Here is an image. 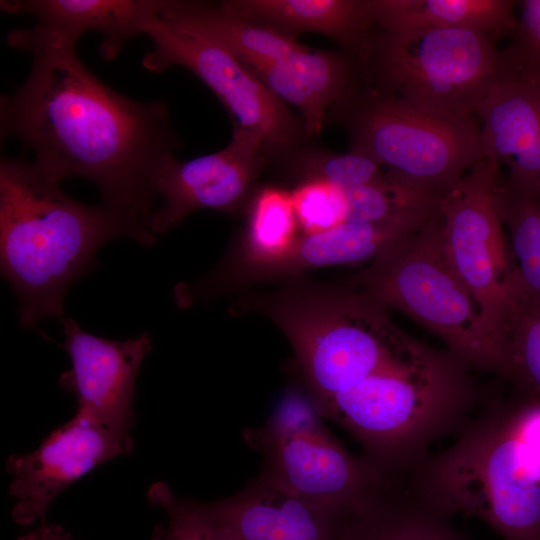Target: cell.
<instances>
[{"label":"cell","mask_w":540,"mask_h":540,"mask_svg":"<svg viewBox=\"0 0 540 540\" xmlns=\"http://www.w3.org/2000/svg\"><path fill=\"white\" fill-rule=\"evenodd\" d=\"M366 8L372 28L384 32L461 29L498 41L517 25L511 0H366Z\"/></svg>","instance_id":"cell-18"},{"label":"cell","mask_w":540,"mask_h":540,"mask_svg":"<svg viewBox=\"0 0 540 540\" xmlns=\"http://www.w3.org/2000/svg\"><path fill=\"white\" fill-rule=\"evenodd\" d=\"M63 347L71 369L60 383L75 394L77 410L104 427L131 434L135 420V382L152 340L143 332L124 341L109 340L83 330L69 316L60 318Z\"/></svg>","instance_id":"cell-13"},{"label":"cell","mask_w":540,"mask_h":540,"mask_svg":"<svg viewBox=\"0 0 540 540\" xmlns=\"http://www.w3.org/2000/svg\"><path fill=\"white\" fill-rule=\"evenodd\" d=\"M407 485L449 517L482 519L504 540H540V420L520 396L494 402Z\"/></svg>","instance_id":"cell-3"},{"label":"cell","mask_w":540,"mask_h":540,"mask_svg":"<svg viewBox=\"0 0 540 540\" xmlns=\"http://www.w3.org/2000/svg\"><path fill=\"white\" fill-rule=\"evenodd\" d=\"M292 345L303 386L323 417L341 390L407 358L421 341L364 293L290 278L275 292L246 300Z\"/></svg>","instance_id":"cell-4"},{"label":"cell","mask_w":540,"mask_h":540,"mask_svg":"<svg viewBox=\"0 0 540 540\" xmlns=\"http://www.w3.org/2000/svg\"><path fill=\"white\" fill-rule=\"evenodd\" d=\"M397 235V228L389 222H343L321 233L302 235L288 255L274 264L235 277L225 293L253 283L299 277L306 271L327 266L372 260Z\"/></svg>","instance_id":"cell-19"},{"label":"cell","mask_w":540,"mask_h":540,"mask_svg":"<svg viewBox=\"0 0 540 540\" xmlns=\"http://www.w3.org/2000/svg\"><path fill=\"white\" fill-rule=\"evenodd\" d=\"M476 116L484 156L507 168L503 182L540 201V81L511 70Z\"/></svg>","instance_id":"cell-16"},{"label":"cell","mask_w":540,"mask_h":540,"mask_svg":"<svg viewBox=\"0 0 540 540\" xmlns=\"http://www.w3.org/2000/svg\"><path fill=\"white\" fill-rule=\"evenodd\" d=\"M501 377L519 396L540 404V305L507 294Z\"/></svg>","instance_id":"cell-23"},{"label":"cell","mask_w":540,"mask_h":540,"mask_svg":"<svg viewBox=\"0 0 540 540\" xmlns=\"http://www.w3.org/2000/svg\"><path fill=\"white\" fill-rule=\"evenodd\" d=\"M321 417L305 388L292 384L264 425L244 431V440L263 455V476L305 497L356 512L388 477L362 456L348 453Z\"/></svg>","instance_id":"cell-8"},{"label":"cell","mask_w":540,"mask_h":540,"mask_svg":"<svg viewBox=\"0 0 540 540\" xmlns=\"http://www.w3.org/2000/svg\"><path fill=\"white\" fill-rule=\"evenodd\" d=\"M45 529L48 540H74L72 536L60 525H48L45 523Z\"/></svg>","instance_id":"cell-29"},{"label":"cell","mask_w":540,"mask_h":540,"mask_svg":"<svg viewBox=\"0 0 540 540\" xmlns=\"http://www.w3.org/2000/svg\"><path fill=\"white\" fill-rule=\"evenodd\" d=\"M238 60L279 99L292 104L301 112L309 136L320 134L326 113L283 60L264 56H249Z\"/></svg>","instance_id":"cell-26"},{"label":"cell","mask_w":540,"mask_h":540,"mask_svg":"<svg viewBox=\"0 0 540 540\" xmlns=\"http://www.w3.org/2000/svg\"><path fill=\"white\" fill-rule=\"evenodd\" d=\"M500 178V165L484 157L440 198L439 211L449 262L502 352L511 261L498 206Z\"/></svg>","instance_id":"cell-9"},{"label":"cell","mask_w":540,"mask_h":540,"mask_svg":"<svg viewBox=\"0 0 540 540\" xmlns=\"http://www.w3.org/2000/svg\"><path fill=\"white\" fill-rule=\"evenodd\" d=\"M297 184L322 182L342 192L375 183L386 177L382 167L373 159L355 152H335L302 147L281 159Z\"/></svg>","instance_id":"cell-24"},{"label":"cell","mask_w":540,"mask_h":540,"mask_svg":"<svg viewBox=\"0 0 540 540\" xmlns=\"http://www.w3.org/2000/svg\"><path fill=\"white\" fill-rule=\"evenodd\" d=\"M163 0H4L9 14L29 15L37 23L15 29L8 39L15 43H45L76 47L84 33L103 36L102 57L114 60L134 36L145 34L159 16Z\"/></svg>","instance_id":"cell-14"},{"label":"cell","mask_w":540,"mask_h":540,"mask_svg":"<svg viewBox=\"0 0 540 540\" xmlns=\"http://www.w3.org/2000/svg\"><path fill=\"white\" fill-rule=\"evenodd\" d=\"M147 498L167 516L165 525L155 527L152 540H237L203 503L176 496L164 482L151 485Z\"/></svg>","instance_id":"cell-25"},{"label":"cell","mask_w":540,"mask_h":540,"mask_svg":"<svg viewBox=\"0 0 540 540\" xmlns=\"http://www.w3.org/2000/svg\"><path fill=\"white\" fill-rule=\"evenodd\" d=\"M32 66L0 100L1 140L14 137L43 174L61 183L84 178L101 203L150 229L156 181L181 146L163 100L138 101L102 82L76 47H27Z\"/></svg>","instance_id":"cell-1"},{"label":"cell","mask_w":540,"mask_h":540,"mask_svg":"<svg viewBox=\"0 0 540 540\" xmlns=\"http://www.w3.org/2000/svg\"><path fill=\"white\" fill-rule=\"evenodd\" d=\"M450 540H469L466 538L460 531H456L455 534L450 538Z\"/></svg>","instance_id":"cell-31"},{"label":"cell","mask_w":540,"mask_h":540,"mask_svg":"<svg viewBox=\"0 0 540 540\" xmlns=\"http://www.w3.org/2000/svg\"><path fill=\"white\" fill-rule=\"evenodd\" d=\"M159 17L180 30L217 44L237 59L264 56L286 60L306 47L296 39L257 26L208 1L163 0Z\"/></svg>","instance_id":"cell-21"},{"label":"cell","mask_w":540,"mask_h":540,"mask_svg":"<svg viewBox=\"0 0 540 540\" xmlns=\"http://www.w3.org/2000/svg\"><path fill=\"white\" fill-rule=\"evenodd\" d=\"M352 280V288L439 337L471 369L501 375V349L447 257L440 211L388 246Z\"/></svg>","instance_id":"cell-6"},{"label":"cell","mask_w":540,"mask_h":540,"mask_svg":"<svg viewBox=\"0 0 540 540\" xmlns=\"http://www.w3.org/2000/svg\"><path fill=\"white\" fill-rule=\"evenodd\" d=\"M449 518L392 479L349 516L338 540H450Z\"/></svg>","instance_id":"cell-20"},{"label":"cell","mask_w":540,"mask_h":540,"mask_svg":"<svg viewBox=\"0 0 540 540\" xmlns=\"http://www.w3.org/2000/svg\"><path fill=\"white\" fill-rule=\"evenodd\" d=\"M133 448L131 434L116 432L76 412L38 448L7 459L9 490L15 500L13 521L22 526L43 522L50 504L73 482Z\"/></svg>","instance_id":"cell-11"},{"label":"cell","mask_w":540,"mask_h":540,"mask_svg":"<svg viewBox=\"0 0 540 540\" xmlns=\"http://www.w3.org/2000/svg\"><path fill=\"white\" fill-rule=\"evenodd\" d=\"M497 196L511 261L506 295L540 305V201L513 191L502 177Z\"/></svg>","instance_id":"cell-22"},{"label":"cell","mask_w":540,"mask_h":540,"mask_svg":"<svg viewBox=\"0 0 540 540\" xmlns=\"http://www.w3.org/2000/svg\"><path fill=\"white\" fill-rule=\"evenodd\" d=\"M503 49L512 70L540 81V0L517 1V25Z\"/></svg>","instance_id":"cell-28"},{"label":"cell","mask_w":540,"mask_h":540,"mask_svg":"<svg viewBox=\"0 0 540 540\" xmlns=\"http://www.w3.org/2000/svg\"><path fill=\"white\" fill-rule=\"evenodd\" d=\"M291 197L302 235L321 233L345 222L346 198L337 188L305 182L295 186Z\"/></svg>","instance_id":"cell-27"},{"label":"cell","mask_w":540,"mask_h":540,"mask_svg":"<svg viewBox=\"0 0 540 540\" xmlns=\"http://www.w3.org/2000/svg\"><path fill=\"white\" fill-rule=\"evenodd\" d=\"M155 244L151 230L103 203L66 195L32 162H0V268L18 298L22 327L63 316L69 287L92 270L95 253L115 238Z\"/></svg>","instance_id":"cell-2"},{"label":"cell","mask_w":540,"mask_h":540,"mask_svg":"<svg viewBox=\"0 0 540 540\" xmlns=\"http://www.w3.org/2000/svg\"><path fill=\"white\" fill-rule=\"evenodd\" d=\"M203 506L237 540H338L353 513L290 491L262 474L237 494Z\"/></svg>","instance_id":"cell-15"},{"label":"cell","mask_w":540,"mask_h":540,"mask_svg":"<svg viewBox=\"0 0 540 540\" xmlns=\"http://www.w3.org/2000/svg\"><path fill=\"white\" fill-rule=\"evenodd\" d=\"M356 59L368 87L452 119L474 118L512 70L497 40L461 29L373 28Z\"/></svg>","instance_id":"cell-5"},{"label":"cell","mask_w":540,"mask_h":540,"mask_svg":"<svg viewBox=\"0 0 540 540\" xmlns=\"http://www.w3.org/2000/svg\"><path fill=\"white\" fill-rule=\"evenodd\" d=\"M328 114L347 130L351 152L385 167L395 183L436 200L485 157L475 117L435 115L364 83Z\"/></svg>","instance_id":"cell-7"},{"label":"cell","mask_w":540,"mask_h":540,"mask_svg":"<svg viewBox=\"0 0 540 540\" xmlns=\"http://www.w3.org/2000/svg\"><path fill=\"white\" fill-rule=\"evenodd\" d=\"M18 540H48L45 522H41V526L38 529L21 536Z\"/></svg>","instance_id":"cell-30"},{"label":"cell","mask_w":540,"mask_h":540,"mask_svg":"<svg viewBox=\"0 0 540 540\" xmlns=\"http://www.w3.org/2000/svg\"><path fill=\"white\" fill-rule=\"evenodd\" d=\"M269 160L262 137L238 127L220 151L189 161L171 158L157 177L156 192L163 204L153 213L150 230L155 236L163 234L200 209L239 211L250 201Z\"/></svg>","instance_id":"cell-12"},{"label":"cell","mask_w":540,"mask_h":540,"mask_svg":"<svg viewBox=\"0 0 540 540\" xmlns=\"http://www.w3.org/2000/svg\"><path fill=\"white\" fill-rule=\"evenodd\" d=\"M219 4L288 38L306 32L322 34L353 56L363 51L372 31L366 0H224Z\"/></svg>","instance_id":"cell-17"},{"label":"cell","mask_w":540,"mask_h":540,"mask_svg":"<svg viewBox=\"0 0 540 540\" xmlns=\"http://www.w3.org/2000/svg\"><path fill=\"white\" fill-rule=\"evenodd\" d=\"M145 35L153 43L142 58L145 69L162 72L181 66L191 71L219 98L234 127L262 137L270 159H283L303 147L309 136L303 119L295 116L234 55L159 16Z\"/></svg>","instance_id":"cell-10"}]
</instances>
